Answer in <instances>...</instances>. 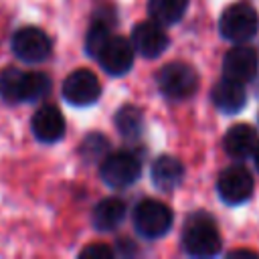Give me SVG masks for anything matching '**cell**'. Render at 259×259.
I'll return each instance as SVG.
<instances>
[{
	"label": "cell",
	"instance_id": "6da1fadb",
	"mask_svg": "<svg viewBox=\"0 0 259 259\" xmlns=\"http://www.w3.org/2000/svg\"><path fill=\"white\" fill-rule=\"evenodd\" d=\"M51 89V79L45 73L22 71L8 67L0 73V95L6 101H34L45 97Z\"/></svg>",
	"mask_w": 259,
	"mask_h": 259
},
{
	"label": "cell",
	"instance_id": "7a4b0ae2",
	"mask_svg": "<svg viewBox=\"0 0 259 259\" xmlns=\"http://www.w3.org/2000/svg\"><path fill=\"white\" fill-rule=\"evenodd\" d=\"M182 243L186 253L192 257H212L221 249V235L214 221L206 212H194L184 225Z\"/></svg>",
	"mask_w": 259,
	"mask_h": 259
},
{
	"label": "cell",
	"instance_id": "3957f363",
	"mask_svg": "<svg viewBox=\"0 0 259 259\" xmlns=\"http://www.w3.org/2000/svg\"><path fill=\"white\" fill-rule=\"evenodd\" d=\"M219 30L227 40L233 42H245L251 36L257 34L259 30V14L257 10L247 4V2H237L229 6L221 20H219Z\"/></svg>",
	"mask_w": 259,
	"mask_h": 259
},
{
	"label": "cell",
	"instance_id": "277c9868",
	"mask_svg": "<svg viewBox=\"0 0 259 259\" xmlns=\"http://www.w3.org/2000/svg\"><path fill=\"white\" fill-rule=\"evenodd\" d=\"M158 87L170 99H184L196 91L198 75L186 63H168L158 73Z\"/></svg>",
	"mask_w": 259,
	"mask_h": 259
},
{
	"label": "cell",
	"instance_id": "5b68a950",
	"mask_svg": "<svg viewBox=\"0 0 259 259\" xmlns=\"http://www.w3.org/2000/svg\"><path fill=\"white\" fill-rule=\"evenodd\" d=\"M134 225L138 233L148 239L162 237L172 227V210L160 200L146 198L134 210Z\"/></svg>",
	"mask_w": 259,
	"mask_h": 259
},
{
	"label": "cell",
	"instance_id": "8992f818",
	"mask_svg": "<svg viewBox=\"0 0 259 259\" xmlns=\"http://www.w3.org/2000/svg\"><path fill=\"white\" fill-rule=\"evenodd\" d=\"M99 172H101V178L105 180V184H109L113 188H123L138 180L140 160L134 154L117 152V154H111L101 160Z\"/></svg>",
	"mask_w": 259,
	"mask_h": 259
},
{
	"label": "cell",
	"instance_id": "52a82bcc",
	"mask_svg": "<svg viewBox=\"0 0 259 259\" xmlns=\"http://www.w3.org/2000/svg\"><path fill=\"white\" fill-rule=\"evenodd\" d=\"M12 51L24 63H40L51 55V38L36 26H24L14 32Z\"/></svg>",
	"mask_w": 259,
	"mask_h": 259
},
{
	"label": "cell",
	"instance_id": "ba28073f",
	"mask_svg": "<svg viewBox=\"0 0 259 259\" xmlns=\"http://www.w3.org/2000/svg\"><path fill=\"white\" fill-rule=\"evenodd\" d=\"M217 190L227 204H241L253 192V178L243 166H229L219 174Z\"/></svg>",
	"mask_w": 259,
	"mask_h": 259
},
{
	"label": "cell",
	"instance_id": "9c48e42d",
	"mask_svg": "<svg viewBox=\"0 0 259 259\" xmlns=\"http://www.w3.org/2000/svg\"><path fill=\"white\" fill-rule=\"evenodd\" d=\"M63 95L73 105H91L101 95L99 79L89 69H77L65 79Z\"/></svg>",
	"mask_w": 259,
	"mask_h": 259
},
{
	"label": "cell",
	"instance_id": "30bf717a",
	"mask_svg": "<svg viewBox=\"0 0 259 259\" xmlns=\"http://www.w3.org/2000/svg\"><path fill=\"white\" fill-rule=\"evenodd\" d=\"M134 47L121 38V36H109L107 42L103 45V49L97 55V61L101 63V67L109 73V75H123L132 69L134 63Z\"/></svg>",
	"mask_w": 259,
	"mask_h": 259
},
{
	"label": "cell",
	"instance_id": "8fae6325",
	"mask_svg": "<svg viewBox=\"0 0 259 259\" xmlns=\"http://www.w3.org/2000/svg\"><path fill=\"white\" fill-rule=\"evenodd\" d=\"M257 73V53L247 47V45H237L233 47L223 61V75L227 79L239 81V83H247L255 77Z\"/></svg>",
	"mask_w": 259,
	"mask_h": 259
},
{
	"label": "cell",
	"instance_id": "7c38bea8",
	"mask_svg": "<svg viewBox=\"0 0 259 259\" xmlns=\"http://www.w3.org/2000/svg\"><path fill=\"white\" fill-rule=\"evenodd\" d=\"M132 40H134V49L148 59H154L158 55L164 53V49L168 47V36L162 30L160 22H140L138 26H134L132 32Z\"/></svg>",
	"mask_w": 259,
	"mask_h": 259
},
{
	"label": "cell",
	"instance_id": "4fadbf2b",
	"mask_svg": "<svg viewBox=\"0 0 259 259\" xmlns=\"http://www.w3.org/2000/svg\"><path fill=\"white\" fill-rule=\"evenodd\" d=\"M32 132L45 144H53V142L61 140L65 134V117L59 111V107L57 105H42L32 115Z\"/></svg>",
	"mask_w": 259,
	"mask_h": 259
},
{
	"label": "cell",
	"instance_id": "5bb4252c",
	"mask_svg": "<svg viewBox=\"0 0 259 259\" xmlns=\"http://www.w3.org/2000/svg\"><path fill=\"white\" fill-rule=\"evenodd\" d=\"M259 146L257 132L247 123H237L225 134V152L231 158H247Z\"/></svg>",
	"mask_w": 259,
	"mask_h": 259
},
{
	"label": "cell",
	"instance_id": "9a60e30c",
	"mask_svg": "<svg viewBox=\"0 0 259 259\" xmlns=\"http://www.w3.org/2000/svg\"><path fill=\"white\" fill-rule=\"evenodd\" d=\"M247 101L243 83L233 81V79H223L212 87V103L225 111V113H235L239 111Z\"/></svg>",
	"mask_w": 259,
	"mask_h": 259
},
{
	"label": "cell",
	"instance_id": "2e32d148",
	"mask_svg": "<svg viewBox=\"0 0 259 259\" xmlns=\"http://www.w3.org/2000/svg\"><path fill=\"white\" fill-rule=\"evenodd\" d=\"M184 168L172 156H160L152 166V182L160 190H172L182 182Z\"/></svg>",
	"mask_w": 259,
	"mask_h": 259
},
{
	"label": "cell",
	"instance_id": "e0dca14e",
	"mask_svg": "<svg viewBox=\"0 0 259 259\" xmlns=\"http://www.w3.org/2000/svg\"><path fill=\"white\" fill-rule=\"evenodd\" d=\"M125 217V204L119 198H105L101 200L91 214L93 227L99 231H113Z\"/></svg>",
	"mask_w": 259,
	"mask_h": 259
},
{
	"label": "cell",
	"instance_id": "ac0fdd59",
	"mask_svg": "<svg viewBox=\"0 0 259 259\" xmlns=\"http://www.w3.org/2000/svg\"><path fill=\"white\" fill-rule=\"evenodd\" d=\"M188 6V0H150L148 12L160 24L178 22Z\"/></svg>",
	"mask_w": 259,
	"mask_h": 259
},
{
	"label": "cell",
	"instance_id": "d6986e66",
	"mask_svg": "<svg viewBox=\"0 0 259 259\" xmlns=\"http://www.w3.org/2000/svg\"><path fill=\"white\" fill-rule=\"evenodd\" d=\"M115 125H117V132L127 138V140H134L142 134L144 130V117H142V111L134 105H123L117 113H115Z\"/></svg>",
	"mask_w": 259,
	"mask_h": 259
},
{
	"label": "cell",
	"instance_id": "ffe728a7",
	"mask_svg": "<svg viewBox=\"0 0 259 259\" xmlns=\"http://www.w3.org/2000/svg\"><path fill=\"white\" fill-rule=\"evenodd\" d=\"M109 36H111V32H109L107 22H103V20H95V22L91 24L89 32H87V53L93 55V57L97 59L99 51L103 49V45L107 42Z\"/></svg>",
	"mask_w": 259,
	"mask_h": 259
},
{
	"label": "cell",
	"instance_id": "44dd1931",
	"mask_svg": "<svg viewBox=\"0 0 259 259\" xmlns=\"http://www.w3.org/2000/svg\"><path fill=\"white\" fill-rule=\"evenodd\" d=\"M107 150V140L101 136V134H91L83 140V146H81V154L85 160H95V158H101Z\"/></svg>",
	"mask_w": 259,
	"mask_h": 259
},
{
	"label": "cell",
	"instance_id": "7402d4cb",
	"mask_svg": "<svg viewBox=\"0 0 259 259\" xmlns=\"http://www.w3.org/2000/svg\"><path fill=\"white\" fill-rule=\"evenodd\" d=\"M81 259H111L113 257V251L103 245V243H93V245H87L81 253H79Z\"/></svg>",
	"mask_w": 259,
	"mask_h": 259
},
{
	"label": "cell",
	"instance_id": "603a6c76",
	"mask_svg": "<svg viewBox=\"0 0 259 259\" xmlns=\"http://www.w3.org/2000/svg\"><path fill=\"white\" fill-rule=\"evenodd\" d=\"M239 255H247V257H255V253H251V251H231V253H229V257H239Z\"/></svg>",
	"mask_w": 259,
	"mask_h": 259
},
{
	"label": "cell",
	"instance_id": "cb8c5ba5",
	"mask_svg": "<svg viewBox=\"0 0 259 259\" xmlns=\"http://www.w3.org/2000/svg\"><path fill=\"white\" fill-rule=\"evenodd\" d=\"M253 158H255V166H257V170H259V146H257V150L253 152Z\"/></svg>",
	"mask_w": 259,
	"mask_h": 259
}]
</instances>
